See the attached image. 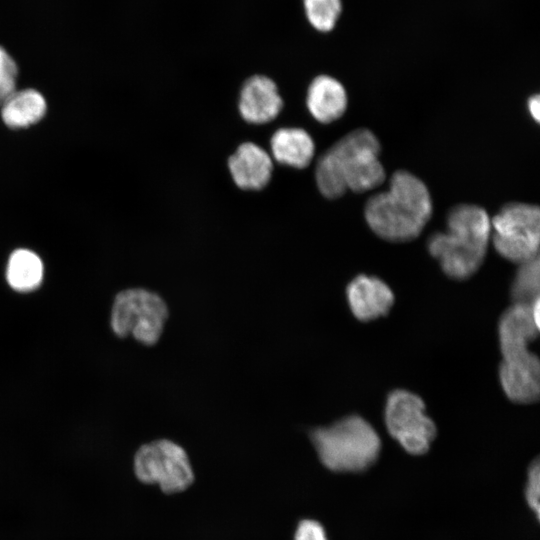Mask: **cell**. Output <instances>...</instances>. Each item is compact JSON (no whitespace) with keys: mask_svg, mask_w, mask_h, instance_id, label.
<instances>
[{"mask_svg":"<svg viewBox=\"0 0 540 540\" xmlns=\"http://www.w3.org/2000/svg\"><path fill=\"white\" fill-rule=\"evenodd\" d=\"M539 315L538 299L531 305L513 304L499 320V379L504 393L514 403L531 404L539 399L540 363L528 349L539 333Z\"/></svg>","mask_w":540,"mask_h":540,"instance_id":"1","label":"cell"},{"mask_svg":"<svg viewBox=\"0 0 540 540\" xmlns=\"http://www.w3.org/2000/svg\"><path fill=\"white\" fill-rule=\"evenodd\" d=\"M380 150L377 137L366 128L343 136L318 159L315 177L321 194L335 199L347 190L361 193L381 185L385 170Z\"/></svg>","mask_w":540,"mask_h":540,"instance_id":"2","label":"cell"},{"mask_svg":"<svg viewBox=\"0 0 540 540\" xmlns=\"http://www.w3.org/2000/svg\"><path fill=\"white\" fill-rule=\"evenodd\" d=\"M364 215L378 237L390 242L411 241L432 215L431 196L421 179L408 171H396L389 189L368 199Z\"/></svg>","mask_w":540,"mask_h":540,"instance_id":"3","label":"cell"},{"mask_svg":"<svg viewBox=\"0 0 540 540\" xmlns=\"http://www.w3.org/2000/svg\"><path fill=\"white\" fill-rule=\"evenodd\" d=\"M490 239L487 212L474 204H458L447 214L446 231L433 233L427 248L449 278L465 280L481 267Z\"/></svg>","mask_w":540,"mask_h":540,"instance_id":"4","label":"cell"},{"mask_svg":"<svg viewBox=\"0 0 540 540\" xmlns=\"http://www.w3.org/2000/svg\"><path fill=\"white\" fill-rule=\"evenodd\" d=\"M310 439L319 459L335 472H358L377 459L381 441L375 429L358 415L313 429Z\"/></svg>","mask_w":540,"mask_h":540,"instance_id":"5","label":"cell"},{"mask_svg":"<svg viewBox=\"0 0 540 540\" xmlns=\"http://www.w3.org/2000/svg\"><path fill=\"white\" fill-rule=\"evenodd\" d=\"M168 315V307L157 293L130 288L116 295L110 325L118 337L132 335L138 342L151 346L162 335Z\"/></svg>","mask_w":540,"mask_h":540,"instance_id":"6","label":"cell"},{"mask_svg":"<svg viewBox=\"0 0 540 540\" xmlns=\"http://www.w3.org/2000/svg\"><path fill=\"white\" fill-rule=\"evenodd\" d=\"M490 240L499 255L518 265L539 256V207L518 202L504 205L491 219Z\"/></svg>","mask_w":540,"mask_h":540,"instance_id":"7","label":"cell"},{"mask_svg":"<svg viewBox=\"0 0 540 540\" xmlns=\"http://www.w3.org/2000/svg\"><path fill=\"white\" fill-rule=\"evenodd\" d=\"M133 468L138 480L156 484L167 494L186 490L194 480L187 453L167 439L142 445L134 455Z\"/></svg>","mask_w":540,"mask_h":540,"instance_id":"8","label":"cell"},{"mask_svg":"<svg viewBox=\"0 0 540 540\" xmlns=\"http://www.w3.org/2000/svg\"><path fill=\"white\" fill-rule=\"evenodd\" d=\"M385 424L390 435L410 454L426 453L436 436V426L425 414V404L416 394L393 390L385 405Z\"/></svg>","mask_w":540,"mask_h":540,"instance_id":"9","label":"cell"},{"mask_svg":"<svg viewBox=\"0 0 540 540\" xmlns=\"http://www.w3.org/2000/svg\"><path fill=\"white\" fill-rule=\"evenodd\" d=\"M239 112L252 124H265L274 120L283 107L276 83L267 76L254 75L242 86Z\"/></svg>","mask_w":540,"mask_h":540,"instance_id":"10","label":"cell"},{"mask_svg":"<svg viewBox=\"0 0 540 540\" xmlns=\"http://www.w3.org/2000/svg\"><path fill=\"white\" fill-rule=\"evenodd\" d=\"M346 294L353 315L365 322L385 316L394 303L390 287L374 276H356L348 284Z\"/></svg>","mask_w":540,"mask_h":540,"instance_id":"11","label":"cell"},{"mask_svg":"<svg viewBox=\"0 0 540 540\" xmlns=\"http://www.w3.org/2000/svg\"><path fill=\"white\" fill-rule=\"evenodd\" d=\"M228 168L238 188L261 190L271 179L273 162L262 147L252 142H244L229 157Z\"/></svg>","mask_w":540,"mask_h":540,"instance_id":"12","label":"cell"},{"mask_svg":"<svg viewBox=\"0 0 540 540\" xmlns=\"http://www.w3.org/2000/svg\"><path fill=\"white\" fill-rule=\"evenodd\" d=\"M347 102L345 88L331 76H317L308 87L307 108L320 123L327 124L339 119L347 108Z\"/></svg>","mask_w":540,"mask_h":540,"instance_id":"13","label":"cell"},{"mask_svg":"<svg viewBox=\"0 0 540 540\" xmlns=\"http://www.w3.org/2000/svg\"><path fill=\"white\" fill-rule=\"evenodd\" d=\"M273 158L280 164L302 169L314 157L315 144L311 136L301 128H280L270 139Z\"/></svg>","mask_w":540,"mask_h":540,"instance_id":"14","label":"cell"},{"mask_svg":"<svg viewBox=\"0 0 540 540\" xmlns=\"http://www.w3.org/2000/svg\"><path fill=\"white\" fill-rule=\"evenodd\" d=\"M1 107L4 123L13 129L37 123L44 117L47 109L45 98L34 89L15 91Z\"/></svg>","mask_w":540,"mask_h":540,"instance_id":"15","label":"cell"},{"mask_svg":"<svg viewBox=\"0 0 540 540\" xmlns=\"http://www.w3.org/2000/svg\"><path fill=\"white\" fill-rule=\"evenodd\" d=\"M5 276L13 290L21 293L32 292L42 284L44 265L35 252L19 248L10 254Z\"/></svg>","mask_w":540,"mask_h":540,"instance_id":"16","label":"cell"},{"mask_svg":"<svg viewBox=\"0 0 540 540\" xmlns=\"http://www.w3.org/2000/svg\"><path fill=\"white\" fill-rule=\"evenodd\" d=\"M511 285L513 304L531 305L539 299V256L519 265Z\"/></svg>","mask_w":540,"mask_h":540,"instance_id":"17","label":"cell"},{"mask_svg":"<svg viewBox=\"0 0 540 540\" xmlns=\"http://www.w3.org/2000/svg\"><path fill=\"white\" fill-rule=\"evenodd\" d=\"M305 13L310 24L317 30L333 29L341 12L340 0H303Z\"/></svg>","mask_w":540,"mask_h":540,"instance_id":"18","label":"cell"},{"mask_svg":"<svg viewBox=\"0 0 540 540\" xmlns=\"http://www.w3.org/2000/svg\"><path fill=\"white\" fill-rule=\"evenodd\" d=\"M17 76L15 61L0 47V106L16 91Z\"/></svg>","mask_w":540,"mask_h":540,"instance_id":"19","label":"cell"},{"mask_svg":"<svg viewBox=\"0 0 540 540\" xmlns=\"http://www.w3.org/2000/svg\"><path fill=\"white\" fill-rule=\"evenodd\" d=\"M539 495L540 465L539 460L536 459L529 468L528 481L526 486V499L531 509L535 511L537 518H539L540 513Z\"/></svg>","mask_w":540,"mask_h":540,"instance_id":"20","label":"cell"},{"mask_svg":"<svg viewBox=\"0 0 540 540\" xmlns=\"http://www.w3.org/2000/svg\"><path fill=\"white\" fill-rule=\"evenodd\" d=\"M294 540H327V537L320 523L315 520L306 519L299 522Z\"/></svg>","mask_w":540,"mask_h":540,"instance_id":"21","label":"cell"},{"mask_svg":"<svg viewBox=\"0 0 540 540\" xmlns=\"http://www.w3.org/2000/svg\"><path fill=\"white\" fill-rule=\"evenodd\" d=\"M528 109L531 116L535 119L536 122L540 120V97L538 94L530 97L528 101Z\"/></svg>","mask_w":540,"mask_h":540,"instance_id":"22","label":"cell"}]
</instances>
